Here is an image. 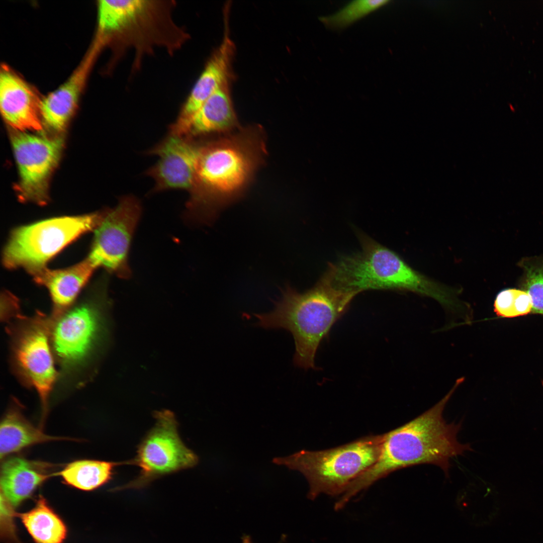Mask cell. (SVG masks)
<instances>
[{
	"label": "cell",
	"mask_w": 543,
	"mask_h": 543,
	"mask_svg": "<svg viewBox=\"0 0 543 543\" xmlns=\"http://www.w3.org/2000/svg\"><path fill=\"white\" fill-rule=\"evenodd\" d=\"M14 507L1 493V531L3 532L5 538L11 540H16L15 527L13 522Z\"/></svg>",
	"instance_id": "26"
},
{
	"label": "cell",
	"mask_w": 543,
	"mask_h": 543,
	"mask_svg": "<svg viewBox=\"0 0 543 543\" xmlns=\"http://www.w3.org/2000/svg\"><path fill=\"white\" fill-rule=\"evenodd\" d=\"M124 464L130 465L129 461L77 460L68 464L57 475L70 486L83 491H92L109 482L113 478L115 468Z\"/></svg>",
	"instance_id": "22"
},
{
	"label": "cell",
	"mask_w": 543,
	"mask_h": 543,
	"mask_svg": "<svg viewBox=\"0 0 543 543\" xmlns=\"http://www.w3.org/2000/svg\"><path fill=\"white\" fill-rule=\"evenodd\" d=\"M20 517L35 543H62L66 537L65 523L42 496L33 508Z\"/></svg>",
	"instance_id": "21"
},
{
	"label": "cell",
	"mask_w": 543,
	"mask_h": 543,
	"mask_svg": "<svg viewBox=\"0 0 543 543\" xmlns=\"http://www.w3.org/2000/svg\"><path fill=\"white\" fill-rule=\"evenodd\" d=\"M173 1H99L94 38L103 50L110 49L109 69L131 50V73L141 68L145 56L163 48L170 55L189 40V33L173 19Z\"/></svg>",
	"instance_id": "2"
},
{
	"label": "cell",
	"mask_w": 543,
	"mask_h": 543,
	"mask_svg": "<svg viewBox=\"0 0 543 543\" xmlns=\"http://www.w3.org/2000/svg\"><path fill=\"white\" fill-rule=\"evenodd\" d=\"M155 423L137 446L130 465L140 468L136 478L116 490L141 489L163 476L190 469L199 463L198 456L180 439L178 423L168 410L155 411Z\"/></svg>",
	"instance_id": "8"
},
{
	"label": "cell",
	"mask_w": 543,
	"mask_h": 543,
	"mask_svg": "<svg viewBox=\"0 0 543 543\" xmlns=\"http://www.w3.org/2000/svg\"><path fill=\"white\" fill-rule=\"evenodd\" d=\"M103 213L52 218L17 228L4 248V265L23 268L33 275L70 243L95 230Z\"/></svg>",
	"instance_id": "7"
},
{
	"label": "cell",
	"mask_w": 543,
	"mask_h": 543,
	"mask_svg": "<svg viewBox=\"0 0 543 543\" xmlns=\"http://www.w3.org/2000/svg\"><path fill=\"white\" fill-rule=\"evenodd\" d=\"M464 378L458 379L451 390L436 404L404 424L384 434L376 462L354 480L343 495L349 501L361 491L398 470L421 464H432L447 474L450 460L472 450L469 443L457 439L461 423H447L444 409Z\"/></svg>",
	"instance_id": "1"
},
{
	"label": "cell",
	"mask_w": 543,
	"mask_h": 543,
	"mask_svg": "<svg viewBox=\"0 0 543 543\" xmlns=\"http://www.w3.org/2000/svg\"><path fill=\"white\" fill-rule=\"evenodd\" d=\"M384 434L365 436L346 444L321 450H301L273 463L301 472L307 479L310 500L321 494L331 496L345 492L349 484L377 460Z\"/></svg>",
	"instance_id": "6"
},
{
	"label": "cell",
	"mask_w": 543,
	"mask_h": 543,
	"mask_svg": "<svg viewBox=\"0 0 543 543\" xmlns=\"http://www.w3.org/2000/svg\"><path fill=\"white\" fill-rule=\"evenodd\" d=\"M525 270L524 287L531 300V311L543 314V266L526 267Z\"/></svg>",
	"instance_id": "25"
},
{
	"label": "cell",
	"mask_w": 543,
	"mask_h": 543,
	"mask_svg": "<svg viewBox=\"0 0 543 543\" xmlns=\"http://www.w3.org/2000/svg\"><path fill=\"white\" fill-rule=\"evenodd\" d=\"M42 97L32 85L8 65L0 68V109L6 123L13 130L42 131Z\"/></svg>",
	"instance_id": "15"
},
{
	"label": "cell",
	"mask_w": 543,
	"mask_h": 543,
	"mask_svg": "<svg viewBox=\"0 0 543 543\" xmlns=\"http://www.w3.org/2000/svg\"><path fill=\"white\" fill-rule=\"evenodd\" d=\"M62 439L65 438L44 433L30 422L19 408L12 407L4 415L1 422V460L36 444Z\"/></svg>",
	"instance_id": "20"
},
{
	"label": "cell",
	"mask_w": 543,
	"mask_h": 543,
	"mask_svg": "<svg viewBox=\"0 0 543 543\" xmlns=\"http://www.w3.org/2000/svg\"><path fill=\"white\" fill-rule=\"evenodd\" d=\"M494 308L497 316L512 318L530 313L532 302L529 295L525 291L509 289L498 294Z\"/></svg>",
	"instance_id": "24"
},
{
	"label": "cell",
	"mask_w": 543,
	"mask_h": 543,
	"mask_svg": "<svg viewBox=\"0 0 543 543\" xmlns=\"http://www.w3.org/2000/svg\"><path fill=\"white\" fill-rule=\"evenodd\" d=\"M48 464L21 457L6 460L1 467V493L13 507L29 498L35 490L52 476Z\"/></svg>",
	"instance_id": "18"
},
{
	"label": "cell",
	"mask_w": 543,
	"mask_h": 543,
	"mask_svg": "<svg viewBox=\"0 0 543 543\" xmlns=\"http://www.w3.org/2000/svg\"><path fill=\"white\" fill-rule=\"evenodd\" d=\"M51 322L38 314L16 331L13 357L17 372L37 392L42 407V423L47 415L49 398L57 378L50 344Z\"/></svg>",
	"instance_id": "9"
},
{
	"label": "cell",
	"mask_w": 543,
	"mask_h": 543,
	"mask_svg": "<svg viewBox=\"0 0 543 543\" xmlns=\"http://www.w3.org/2000/svg\"><path fill=\"white\" fill-rule=\"evenodd\" d=\"M242 543H252L251 538L248 535H244L242 538Z\"/></svg>",
	"instance_id": "27"
},
{
	"label": "cell",
	"mask_w": 543,
	"mask_h": 543,
	"mask_svg": "<svg viewBox=\"0 0 543 543\" xmlns=\"http://www.w3.org/2000/svg\"><path fill=\"white\" fill-rule=\"evenodd\" d=\"M198 142L197 140L168 132L159 143L146 152L158 156L157 162L145 173L152 177V193L183 190L190 195L194 190Z\"/></svg>",
	"instance_id": "12"
},
{
	"label": "cell",
	"mask_w": 543,
	"mask_h": 543,
	"mask_svg": "<svg viewBox=\"0 0 543 543\" xmlns=\"http://www.w3.org/2000/svg\"><path fill=\"white\" fill-rule=\"evenodd\" d=\"M98 318L97 309L84 304L53 318L50 340L61 361L72 364L86 355L98 332Z\"/></svg>",
	"instance_id": "14"
},
{
	"label": "cell",
	"mask_w": 543,
	"mask_h": 543,
	"mask_svg": "<svg viewBox=\"0 0 543 543\" xmlns=\"http://www.w3.org/2000/svg\"><path fill=\"white\" fill-rule=\"evenodd\" d=\"M11 140L19 173L20 199L44 205L49 179L62 150L63 138L12 130Z\"/></svg>",
	"instance_id": "11"
},
{
	"label": "cell",
	"mask_w": 543,
	"mask_h": 543,
	"mask_svg": "<svg viewBox=\"0 0 543 543\" xmlns=\"http://www.w3.org/2000/svg\"><path fill=\"white\" fill-rule=\"evenodd\" d=\"M253 133L198 142L196 184L185 214L187 221L210 224L246 184L264 149Z\"/></svg>",
	"instance_id": "3"
},
{
	"label": "cell",
	"mask_w": 543,
	"mask_h": 543,
	"mask_svg": "<svg viewBox=\"0 0 543 543\" xmlns=\"http://www.w3.org/2000/svg\"><path fill=\"white\" fill-rule=\"evenodd\" d=\"M237 125L229 84H226L216 90L195 114L184 136L197 139L212 133L228 132Z\"/></svg>",
	"instance_id": "19"
},
{
	"label": "cell",
	"mask_w": 543,
	"mask_h": 543,
	"mask_svg": "<svg viewBox=\"0 0 543 543\" xmlns=\"http://www.w3.org/2000/svg\"><path fill=\"white\" fill-rule=\"evenodd\" d=\"M141 211L140 201L128 195L122 197L115 208L104 212L87 257L97 268L103 267L122 279L130 278L128 255Z\"/></svg>",
	"instance_id": "10"
},
{
	"label": "cell",
	"mask_w": 543,
	"mask_h": 543,
	"mask_svg": "<svg viewBox=\"0 0 543 543\" xmlns=\"http://www.w3.org/2000/svg\"><path fill=\"white\" fill-rule=\"evenodd\" d=\"M97 267L87 257L63 269L45 267L33 275L35 282L49 291L54 306L53 317L65 311L74 301Z\"/></svg>",
	"instance_id": "17"
},
{
	"label": "cell",
	"mask_w": 543,
	"mask_h": 543,
	"mask_svg": "<svg viewBox=\"0 0 543 543\" xmlns=\"http://www.w3.org/2000/svg\"><path fill=\"white\" fill-rule=\"evenodd\" d=\"M357 294L334 288L324 276L304 293L287 286L274 302L272 311L254 314L256 325L289 331L295 344L294 365L305 370L315 369V355L320 343Z\"/></svg>",
	"instance_id": "4"
},
{
	"label": "cell",
	"mask_w": 543,
	"mask_h": 543,
	"mask_svg": "<svg viewBox=\"0 0 543 543\" xmlns=\"http://www.w3.org/2000/svg\"><path fill=\"white\" fill-rule=\"evenodd\" d=\"M389 2L388 0L353 1L338 12L329 16H321L319 19L327 28L341 29Z\"/></svg>",
	"instance_id": "23"
},
{
	"label": "cell",
	"mask_w": 543,
	"mask_h": 543,
	"mask_svg": "<svg viewBox=\"0 0 543 543\" xmlns=\"http://www.w3.org/2000/svg\"><path fill=\"white\" fill-rule=\"evenodd\" d=\"M102 51L99 43L93 39L84 56L68 78L42 97L41 116L43 127L57 135L64 130L75 112L92 69Z\"/></svg>",
	"instance_id": "16"
},
{
	"label": "cell",
	"mask_w": 543,
	"mask_h": 543,
	"mask_svg": "<svg viewBox=\"0 0 543 543\" xmlns=\"http://www.w3.org/2000/svg\"><path fill=\"white\" fill-rule=\"evenodd\" d=\"M226 31L222 41L212 54L182 105L169 132L185 134L193 117L205 101L218 88L229 84L233 77L232 63L235 45Z\"/></svg>",
	"instance_id": "13"
},
{
	"label": "cell",
	"mask_w": 543,
	"mask_h": 543,
	"mask_svg": "<svg viewBox=\"0 0 543 543\" xmlns=\"http://www.w3.org/2000/svg\"><path fill=\"white\" fill-rule=\"evenodd\" d=\"M361 250L330 264L323 275L334 288L357 294L368 290L405 291L432 298L439 303L448 288L408 265L396 253L366 235L359 236Z\"/></svg>",
	"instance_id": "5"
}]
</instances>
